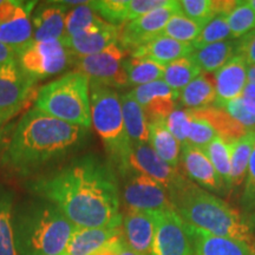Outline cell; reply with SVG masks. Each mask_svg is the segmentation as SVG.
Segmentation results:
<instances>
[{
    "instance_id": "6da1fadb",
    "label": "cell",
    "mask_w": 255,
    "mask_h": 255,
    "mask_svg": "<svg viewBox=\"0 0 255 255\" xmlns=\"http://www.w3.org/2000/svg\"><path fill=\"white\" fill-rule=\"evenodd\" d=\"M28 188L58 207L75 227L122 225L116 176L113 168L95 155L75 158L66 167L32 181Z\"/></svg>"
},
{
    "instance_id": "7a4b0ae2",
    "label": "cell",
    "mask_w": 255,
    "mask_h": 255,
    "mask_svg": "<svg viewBox=\"0 0 255 255\" xmlns=\"http://www.w3.org/2000/svg\"><path fill=\"white\" fill-rule=\"evenodd\" d=\"M88 133V128L63 122L32 108L15 127L2 154V163L27 174L76 150Z\"/></svg>"
},
{
    "instance_id": "3957f363",
    "label": "cell",
    "mask_w": 255,
    "mask_h": 255,
    "mask_svg": "<svg viewBox=\"0 0 255 255\" xmlns=\"http://www.w3.org/2000/svg\"><path fill=\"white\" fill-rule=\"evenodd\" d=\"M15 245L20 255H62L75 226L45 199L14 207Z\"/></svg>"
},
{
    "instance_id": "277c9868",
    "label": "cell",
    "mask_w": 255,
    "mask_h": 255,
    "mask_svg": "<svg viewBox=\"0 0 255 255\" xmlns=\"http://www.w3.org/2000/svg\"><path fill=\"white\" fill-rule=\"evenodd\" d=\"M170 197L175 210L188 225L213 235L237 239L251 246L255 245L246 216L190 180Z\"/></svg>"
},
{
    "instance_id": "5b68a950",
    "label": "cell",
    "mask_w": 255,
    "mask_h": 255,
    "mask_svg": "<svg viewBox=\"0 0 255 255\" xmlns=\"http://www.w3.org/2000/svg\"><path fill=\"white\" fill-rule=\"evenodd\" d=\"M91 124L103 141L115 167L123 175L128 171L131 142L124 127L121 94L98 82H89Z\"/></svg>"
},
{
    "instance_id": "8992f818",
    "label": "cell",
    "mask_w": 255,
    "mask_h": 255,
    "mask_svg": "<svg viewBox=\"0 0 255 255\" xmlns=\"http://www.w3.org/2000/svg\"><path fill=\"white\" fill-rule=\"evenodd\" d=\"M34 108L63 122L91 127L89 79L78 71H72L39 89Z\"/></svg>"
},
{
    "instance_id": "52a82bcc",
    "label": "cell",
    "mask_w": 255,
    "mask_h": 255,
    "mask_svg": "<svg viewBox=\"0 0 255 255\" xmlns=\"http://www.w3.org/2000/svg\"><path fill=\"white\" fill-rule=\"evenodd\" d=\"M17 56L20 69L33 81L62 72L71 59V52L62 40H32Z\"/></svg>"
},
{
    "instance_id": "ba28073f",
    "label": "cell",
    "mask_w": 255,
    "mask_h": 255,
    "mask_svg": "<svg viewBox=\"0 0 255 255\" xmlns=\"http://www.w3.org/2000/svg\"><path fill=\"white\" fill-rule=\"evenodd\" d=\"M129 52L119 43L101 52L87 57H76L78 72L87 76L89 82H98L115 90L129 87L123 62Z\"/></svg>"
},
{
    "instance_id": "9c48e42d",
    "label": "cell",
    "mask_w": 255,
    "mask_h": 255,
    "mask_svg": "<svg viewBox=\"0 0 255 255\" xmlns=\"http://www.w3.org/2000/svg\"><path fill=\"white\" fill-rule=\"evenodd\" d=\"M122 197L127 210L157 213L175 209L168 190L145 175L128 170L123 174Z\"/></svg>"
},
{
    "instance_id": "30bf717a",
    "label": "cell",
    "mask_w": 255,
    "mask_h": 255,
    "mask_svg": "<svg viewBox=\"0 0 255 255\" xmlns=\"http://www.w3.org/2000/svg\"><path fill=\"white\" fill-rule=\"evenodd\" d=\"M128 170H133L155 180L168 190L170 196L189 181L180 168L173 167L159 157L149 143H131Z\"/></svg>"
},
{
    "instance_id": "8fae6325",
    "label": "cell",
    "mask_w": 255,
    "mask_h": 255,
    "mask_svg": "<svg viewBox=\"0 0 255 255\" xmlns=\"http://www.w3.org/2000/svg\"><path fill=\"white\" fill-rule=\"evenodd\" d=\"M178 12L177 0H169L167 5L120 26L119 44L131 53L161 34L171 15Z\"/></svg>"
},
{
    "instance_id": "7c38bea8",
    "label": "cell",
    "mask_w": 255,
    "mask_h": 255,
    "mask_svg": "<svg viewBox=\"0 0 255 255\" xmlns=\"http://www.w3.org/2000/svg\"><path fill=\"white\" fill-rule=\"evenodd\" d=\"M34 82L17 62L0 66V126L26 104Z\"/></svg>"
},
{
    "instance_id": "4fadbf2b",
    "label": "cell",
    "mask_w": 255,
    "mask_h": 255,
    "mask_svg": "<svg viewBox=\"0 0 255 255\" xmlns=\"http://www.w3.org/2000/svg\"><path fill=\"white\" fill-rule=\"evenodd\" d=\"M155 214V239L152 255H194L186 222L175 209Z\"/></svg>"
},
{
    "instance_id": "5bb4252c",
    "label": "cell",
    "mask_w": 255,
    "mask_h": 255,
    "mask_svg": "<svg viewBox=\"0 0 255 255\" xmlns=\"http://www.w3.org/2000/svg\"><path fill=\"white\" fill-rule=\"evenodd\" d=\"M180 165L184 176L203 189L216 194L227 191L225 183L202 148L191 144L182 145Z\"/></svg>"
},
{
    "instance_id": "9a60e30c",
    "label": "cell",
    "mask_w": 255,
    "mask_h": 255,
    "mask_svg": "<svg viewBox=\"0 0 255 255\" xmlns=\"http://www.w3.org/2000/svg\"><path fill=\"white\" fill-rule=\"evenodd\" d=\"M130 94L144 110L148 123L151 121L167 119L177 107L180 96L162 79L133 88Z\"/></svg>"
},
{
    "instance_id": "2e32d148",
    "label": "cell",
    "mask_w": 255,
    "mask_h": 255,
    "mask_svg": "<svg viewBox=\"0 0 255 255\" xmlns=\"http://www.w3.org/2000/svg\"><path fill=\"white\" fill-rule=\"evenodd\" d=\"M120 26L103 20L79 32L75 36L65 37L62 40L71 55L87 57L101 52L113 44L119 43Z\"/></svg>"
},
{
    "instance_id": "e0dca14e",
    "label": "cell",
    "mask_w": 255,
    "mask_h": 255,
    "mask_svg": "<svg viewBox=\"0 0 255 255\" xmlns=\"http://www.w3.org/2000/svg\"><path fill=\"white\" fill-rule=\"evenodd\" d=\"M124 241L137 255H152L155 239V214L127 210L122 215Z\"/></svg>"
},
{
    "instance_id": "ac0fdd59",
    "label": "cell",
    "mask_w": 255,
    "mask_h": 255,
    "mask_svg": "<svg viewBox=\"0 0 255 255\" xmlns=\"http://www.w3.org/2000/svg\"><path fill=\"white\" fill-rule=\"evenodd\" d=\"M247 71L248 64L246 59L244 58V56L237 55L215 72V107L222 108L228 102L241 97L248 82Z\"/></svg>"
},
{
    "instance_id": "d6986e66",
    "label": "cell",
    "mask_w": 255,
    "mask_h": 255,
    "mask_svg": "<svg viewBox=\"0 0 255 255\" xmlns=\"http://www.w3.org/2000/svg\"><path fill=\"white\" fill-rule=\"evenodd\" d=\"M66 13L68 6L59 1L36 5L31 15L33 41L63 40L65 38Z\"/></svg>"
},
{
    "instance_id": "ffe728a7",
    "label": "cell",
    "mask_w": 255,
    "mask_h": 255,
    "mask_svg": "<svg viewBox=\"0 0 255 255\" xmlns=\"http://www.w3.org/2000/svg\"><path fill=\"white\" fill-rule=\"evenodd\" d=\"M194 255H254L253 246L237 239L219 237L186 223Z\"/></svg>"
},
{
    "instance_id": "44dd1931",
    "label": "cell",
    "mask_w": 255,
    "mask_h": 255,
    "mask_svg": "<svg viewBox=\"0 0 255 255\" xmlns=\"http://www.w3.org/2000/svg\"><path fill=\"white\" fill-rule=\"evenodd\" d=\"M122 234V225L115 228L76 227L62 255H97Z\"/></svg>"
},
{
    "instance_id": "7402d4cb",
    "label": "cell",
    "mask_w": 255,
    "mask_h": 255,
    "mask_svg": "<svg viewBox=\"0 0 255 255\" xmlns=\"http://www.w3.org/2000/svg\"><path fill=\"white\" fill-rule=\"evenodd\" d=\"M36 1H21L17 13L0 23V43L9 47L15 55L21 52L33 40L31 14Z\"/></svg>"
},
{
    "instance_id": "603a6c76",
    "label": "cell",
    "mask_w": 255,
    "mask_h": 255,
    "mask_svg": "<svg viewBox=\"0 0 255 255\" xmlns=\"http://www.w3.org/2000/svg\"><path fill=\"white\" fill-rule=\"evenodd\" d=\"M193 52L194 47L191 44L181 43V41L174 40L171 38L158 36L149 43L132 51L130 56L150 59L152 62L165 66L175 60L191 56Z\"/></svg>"
},
{
    "instance_id": "cb8c5ba5",
    "label": "cell",
    "mask_w": 255,
    "mask_h": 255,
    "mask_svg": "<svg viewBox=\"0 0 255 255\" xmlns=\"http://www.w3.org/2000/svg\"><path fill=\"white\" fill-rule=\"evenodd\" d=\"M239 40L231 39L210 44L202 49L194 50L191 58L201 69L202 73L216 72L229 62L233 57L239 55Z\"/></svg>"
},
{
    "instance_id": "d4e9b609",
    "label": "cell",
    "mask_w": 255,
    "mask_h": 255,
    "mask_svg": "<svg viewBox=\"0 0 255 255\" xmlns=\"http://www.w3.org/2000/svg\"><path fill=\"white\" fill-rule=\"evenodd\" d=\"M149 144L163 161L175 168L181 162L182 145L165 126V120H156L148 123Z\"/></svg>"
},
{
    "instance_id": "484cf974",
    "label": "cell",
    "mask_w": 255,
    "mask_h": 255,
    "mask_svg": "<svg viewBox=\"0 0 255 255\" xmlns=\"http://www.w3.org/2000/svg\"><path fill=\"white\" fill-rule=\"evenodd\" d=\"M182 108L191 111L207 109L216 103V91L214 82L208 78L206 73L191 81L186 88H183L178 96Z\"/></svg>"
},
{
    "instance_id": "4316f807",
    "label": "cell",
    "mask_w": 255,
    "mask_h": 255,
    "mask_svg": "<svg viewBox=\"0 0 255 255\" xmlns=\"http://www.w3.org/2000/svg\"><path fill=\"white\" fill-rule=\"evenodd\" d=\"M124 127L131 143H149L148 120L142 107L135 101L131 94L121 95Z\"/></svg>"
},
{
    "instance_id": "83f0119b",
    "label": "cell",
    "mask_w": 255,
    "mask_h": 255,
    "mask_svg": "<svg viewBox=\"0 0 255 255\" xmlns=\"http://www.w3.org/2000/svg\"><path fill=\"white\" fill-rule=\"evenodd\" d=\"M13 214V193L0 186V255H20L15 245Z\"/></svg>"
},
{
    "instance_id": "f1b7e54d",
    "label": "cell",
    "mask_w": 255,
    "mask_h": 255,
    "mask_svg": "<svg viewBox=\"0 0 255 255\" xmlns=\"http://www.w3.org/2000/svg\"><path fill=\"white\" fill-rule=\"evenodd\" d=\"M196 116L206 120L210 126L214 128L218 136L222 137L227 142H233L235 139L240 138L244 136L248 130L245 129L240 123L237 122L233 117L226 111L223 108H219L213 105V107L207 108V109L193 111Z\"/></svg>"
},
{
    "instance_id": "f546056e",
    "label": "cell",
    "mask_w": 255,
    "mask_h": 255,
    "mask_svg": "<svg viewBox=\"0 0 255 255\" xmlns=\"http://www.w3.org/2000/svg\"><path fill=\"white\" fill-rule=\"evenodd\" d=\"M232 154V188L240 187L246 178L248 164L255 146V131H247L240 138L229 142Z\"/></svg>"
},
{
    "instance_id": "4dcf8cb0",
    "label": "cell",
    "mask_w": 255,
    "mask_h": 255,
    "mask_svg": "<svg viewBox=\"0 0 255 255\" xmlns=\"http://www.w3.org/2000/svg\"><path fill=\"white\" fill-rule=\"evenodd\" d=\"M123 68L126 70L129 85L139 87L163 79L164 66L150 59L129 56L124 59Z\"/></svg>"
},
{
    "instance_id": "1f68e13d",
    "label": "cell",
    "mask_w": 255,
    "mask_h": 255,
    "mask_svg": "<svg viewBox=\"0 0 255 255\" xmlns=\"http://www.w3.org/2000/svg\"><path fill=\"white\" fill-rule=\"evenodd\" d=\"M202 71L191 57L177 59L175 62L164 66L163 81L168 87L180 94L183 88H186L191 81H194Z\"/></svg>"
},
{
    "instance_id": "d6a6232c",
    "label": "cell",
    "mask_w": 255,
    "mask_h": 255,
    "mask_svg": "<svg viewBox=\"0 0 255 255\" xmlns=\"http://www.w3.org/2000/svg\"><path fill=\"white\" fill-rule=\"evenodd\" d=\"M208 158L221 177L226 188H232V154L231 144L222 137L216 136L208 145L203 148Z\"/></svg>"
},
{
    "instance_id": "836d02e7",
    "label": "cell",
    "mask_w": 255,
    "mask_h": 255,
    "mask_svg": "<svg viewBox=\"0 0 255 255\" xmlns=\"http://www.w3.org/2000/svg\"><path fill=\"white\" fill-rule=\"evenodd\" d=\"M202 28L203 26L201 24L184 17L180 12H176L169 19L159 36L171 38L181 43L193 44V41L199 37Z\"/></svg>"
},
{
    "instance_id": "e575fe53",
    "label": "cell",
    "mask_w": 255,
    "mask_h": 255,
    "mask_svg": "<svg viewBox=\"0 0 255 255\" xmlns=\"http://www.w3.org/2000/svg\"><path fill=\"white\" fill-rule=\"evenodd\" d=\"M232 39H240L255 30V12L247 1H238L237 6L226 15Z\"/></svg>"
},
{
    "instance_id": "d590c367",
    "label": "cell",
    "mask_w": 255,
    "mask_h": 255,
    "mask_svg": "<svg viewBox=\"0 0 255 255\" xmlns=\"http://www.w3.org/2000/svg\"><path fill=\"white\" fill-rule=\"evenodd\" d=\"M103 21L91 7L89 1L83 5H78L66 13L65 17V37L75 36L79 32L84 31L85 28L92 25Z\"/></svg>"
},
{
    "instance_id": "8d00e7d4",
    "label": "cell",
    "mask_w": 255,
    "mask_h": 255,
    "mask_svg": "<svg viewBox=\"0 0 255 255\" xmlns=\"http://www.w3.org/2000/svg\"><path fill=\"white\" fill-rule=\"evenodd\" d=\"M231 39L232 34L231 30H229L227 19H226L225 15H218V17L212 19L208 24L203 26L199 37L193 41L191 45H193L194 50H199L207 45H210V44Z\"/></svg>"
},
{
    "instance_id": "74e56055",
    "label": "cell",
    "mask_w": 255,
    "mask_h": 255,
    "mask_svg": "<svg viewBox=\"0 0 255 255\" xmlns=\"http://www.w3.org/2000/svg\"><path fill=\"white\" fill-rule=\"evenodd\" d=\"M177 6L181 14L202 26L218 17L214 0H177Z\"/></svg>"
},
{
    "instance_id": "f35d334b",
    "label": "cell",
    "mask_w": 255,
    "mask_h": 255,
    "mask_svg": "<svg viewBox=\"0 0 255 255\" xmlns=\"http://www.w3.org/2000/svg\"><path fill=\"white\" fill-rule=\"evenodd\" d=\"M191 119H193L191 110L178 107L175 108L165 119V126L168 130L173 133V136L180 142L181 145L188 143V131H189Z\"/></svg>"
},
{
    "instance_id": "ab89813d",
    "label": "cell",
    "mask_w": 255,
    "mask_h": 255,
    "mask_svg": "<svg viewBox=\"0 0 255 255\" xmlns=\"http://www.w3.org/2000/svg\"><path fill=\"white\" fill-rule=\"evenodd\" d=\"M193 113V111H191ZM218 133L214 130L210 124L207 122L206 120L201 119V117L196 116L193 113V119H191L189 131H188V143L187 144H191L199 146V148H205L208 145Z\"/></svg>"
},
{
    "instance_id": "60d3db41",
    "label": "cell",
    "mask_w": 255,
    "mask_h": 255,
    "mask_svg": "<svg viewBox=\"0 0 255 255\" xmlns=\"http://www.w3.org/2000/svg\"><path fill=\"white\" fill-rule=\"evenodd\" d=\"M223 109L248 131H255V111L245 103L241 97L223 105Z\"/></svg>"
},
{
    "instance_id": "b9f144b4",
    "label": "cell",
    "mask_w": 255,
    "mask_h": 255,
    "mask_svg": "<svg viewBox=\"0 0 255 255\" xmlns=\"http://www.w3.org/2000/svg\"><path fill=\"white\" fill-rule=\"evenodd\" d=\"M240 205L247 215L255 210V146L252 151L250 164H248Z\"/></svg>"
},
{
    "instance_id": "7bdbcfd3",
    "label": "cell",
    "mask_w": 255,
    "mask_h": 255,
    "mask_svg": "<svg viewBox=\"0 0 255 255\" xmlns=\"http://www.w3.org/2000/svg\"><path fill=\"white\" fill-rule=\"evenodd\" d=\"M238 40L239 55L244 56L248 65H255V30Z\"/></svg>"
},
{
    "instance_id": "ee69618b",
    "label": "cell",
    "mask_w": 255,
    "mask_h": 255,
    "mask_svg": "<svg viewBox=\"0 0 255 255\" xmlns=\"http://www.w3.org/2000/svg\"><path fill=\"white\" fill-rule=\"evenodd\" d=\"M114 248L116 251L117 255H137L131 248L127 245V242L124 241L123 234L120 235L114 242Z\"/></svg>"
},
{
    "instance_id": "f6af8a7d",
    "label": "cell",
    "mask_w": 255,
    "mask_h": 255,
    "mask_svg": "<svg viewBox=\"0 0 255 255\" xmlns=\"http://www.w3.org/2000/svg\"><path fill=\"white\" fill-rule=\"evenodd\" d=\"M12 62H15V53L9 47L0 43V66Z\"/></svg>"
},
{
    "instance_id": "bcb514c9",
    "label": "cell",
    "mask_w": 255,
    "mask_h": 255,
    "mask_svg": "<svg viewBox=\"0 0 255 255\" xmlns=\"http://www.w3.org/2000/svg\"><path fill=\"white\" fill-rule=\"evenodd\" d=\"M246 221L248 223V227L253 233V235L255 234V210L253 213H251V214L246 215Z\"/></svg>"
},
{
    "instance_id": "7dc6e473",
    "label": "cell",
    "mask_w": 255,
    "mask_h": 255,
    "mask_svg": "<svg viewBox=\"0 0 255 255\" xmlns=\"http://www.w3.org/2000/svg\"><path fill=\"white\" fill-rule=\"evenodd\" d=\"M247 81L248 83H251V84L255 85V65H248Z\"/></svg>"
},
{
    "instance_id": "c3c4849f",
    "label": "cell",
    "mask_w": 255,
    "mask_h": 255,
    "mask_svg": "<svg viewBox=\"0 0 255 255\" xmlns=\"http://www.w3.org/2000/svg\"><path fill=\"white\" fill-rule=\"evenodd\" d=\"M121 235H122V234H121ZM114 242L110 245L109 247L107 248V250H104L103 252H101V253L97 254V255H117L116 254V251H115V248H114Z\"/></svg>"
},
{
    "instance_id": "681fc988",
    "label": "cell",
    "mask_w": 255,
    "mask_h": 255,
    "mask_svg": "<svg viewBox=\"0 0 255 255\" xmlns=\"http://www.w3.org/2000/svg\"><path fill=\"white\" fill-rule=\"evenodd\" d=\"M247 4L250 5V7L255 12V0H247Z\"/></svg>"
},
{
    "instance_id": "f907efd6",
    "label": "cell",
    "mask_w": 255,
    "mask_h": 255,
    "mask_svg": "<svg viewBox=\"0 0 255 255\" xmlns=\"http://www.w3.org/2000/svg\"><path fill=\"white\" fill-rule=\"evenodd\" d=\"M253 254L255 255V245H254V246H253Z\"/></svg>"
},
{
    "instance_id": "816d5d0a",
    "label": "cell",
    "mask_w": 255,
    "mask_h": 255,
    "mask_svg": "<svg viewBox=\"0 0 255 255\" xmlns=\"http://www.w3.org/2000/svg\"><path fill=\"white\" fill-rule=\"evenodd\" d=\"M1 136H2V133H1V131H0V142H1Z\"/></svg>"
}]
</instances>
